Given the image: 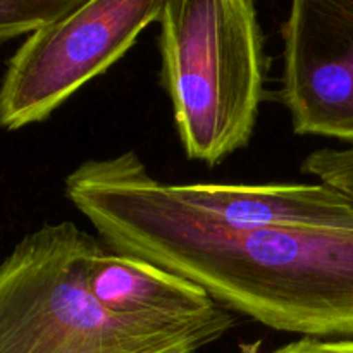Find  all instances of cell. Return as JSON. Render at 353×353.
Instances as JSON below:
<instances>
[{"label": "cell", "instance_id": "obj_1", "mask_svg": "<svg viewBox=\"0 0 353 353\" xmlns=\"http://www.w3.org/2000/svg\"><path fill=\"white\" fill-rule=\"evenodd\" d=\"M65 196L109 250L157 264L276 331L353 336V230L231 228L172 195L137 152L79 164Z\"/></svg>", "mask_w": 353, "mask_h": 353}, {"label": "cell", "instance_id": "obj_2", "mask_svg": "<svg viewBox=\"0 0 353 353\" xmlns=\"http://www.w3.org/2000/svg\"><path fill=\"white\" fill-rule=\"evenodd\" d=\"M102 243L71 221L28 233L0 264V353H200L234 327L224 309L188 323L119 316L86 285Z\"/></svg>", "mask_w": 353, "mask_h": 353}, {"label": "cell", "instance_id": "obj_3", "mask_svg": "<svg viewBox=\"0 0 353 353\" xmlns=\"http://www.w3.org/2000/svg\"><path fill=\"white\" fill-rule=\"evenodd\" d=\"M162 81L186 157L221 164L250 143L268 57L255 0H165Z\"/></svg>", "mask_w": 353, "mask_h": 353}, {"label": "cell", "instance_id": "obj_4", "mask_svg": "<svg viewBox=\"0 0 353 353\" xmlns=\"http://www.w3.org/2000/svg\"><path fill=\"white\" fill-rule=\"evenodd\" d=\"M165 0H83L23 41L0 83V128L41 123L159 21Z\"/></svg>", "mask_w": 353, "mask_h": 353}, {"label": "cell", "instance_id": "obj_5", "mask_svg": "<svg viewBox=\"0 0 353 353\" xmlns=\"http://www.w3.org/2000/svg\"><path fill=\"white\" fill-rule=\"evenodd\" d=\"M281 33L293 131L353 145V0H292Z\"/></svg>", "mask_w": 353, "mask_h": 353}, {"label": "cell", "instance_id": "obj_6", "mask_svg": "<svg viewBox=\"0 0 353 353\" xmlns=\"http://www.w3.org/2000/svg\"><path fill=\"white\" fill-rule=\"evenodd\" d=\"M172 195L231 228L353 230V202L324 183L169 185Z\"/></svg>", "mask_w": 353, "mask_h": 353}, {"label": "cell", "instance_id": "obj_7", "mask_svg": "<svg viewBox=\"0 0 353 353\" xmlns=\"http://www.w3.org/2000/svg\"><path fill=\"white\" fill-rule=\"evenodd\" d=\"M86 285L103 309L119 316L188 323L224 310L195 283L145 259L105 248L88 262Z\"/></svg>", "mask_w": 353, "mask_h": 353}, {"label": "cell", "instance_id": "obj_8", "mask_svg": "<svg viewBox=\"0 0 353 353\" xmlns=\"http://www.w3.org/2000/svg\"><path fill=\"white\" fill-rule=\"evenodd\" d=\"M83 0H0V43L38 31Z\"/></svg>", "mask_w": 353, "mask_h": 353}, {"label": "cell", "instance_id": "obj_9", "mask_svg": "<svg viewBox=\"0 0 353 353\" xmlns=\"http://www.w3.org/2000/svg\"><path fill=\"white\" fill-rule=\"evenodd\" d=\"M302 171L341 192L353 202V145L312 152L303 159Z\"/></svg>", "mask_w": 353, "mask_h": 353}, {"label": "cell", "instance_id": "obj_10", "mask_svg": "<svg viewBox=\"0 0 353 353\" xmlns=\"http://www.w3.org/2000/svg\"><path fill=\"white\" fill-rule=\"evenodd\" d=\"M272 353H353V340H323L305 336Z\"/></svg>", "mask_w": 353, "mask_h": 353}]
</instances>
